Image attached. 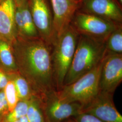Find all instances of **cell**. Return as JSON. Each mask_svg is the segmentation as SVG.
I'll return each mask as SVG.
<instances>
[{"label": "cell", "mask_w": 122, "mask_h": 122, "mask_svg": "<svg viewBox=\"0 0 122 122\" xmlns=\"http://www.w3.org/2000/svg\"><path fill=\"white\" fill-rule=\"evenodd\" d=\"M0 0V2H1V1L2 0Z\"/></svg>", "instance_id": "obj_27"}, {"label": "cell", "mask_w": 122, "mask_h": 122, "mask_svg": "<svg viewBox=\"0 0 122 122\" xmlns=\"http://www.w3.org/2000/svg\"><path fill=\"white\" fill-rule=\"evenodd\" d=\"M15 6H20L28 2V0H13Z\"/></svg>", "instance_id": "obj_23"}, {"label": "cell", "mask_w": 122, "mask_h": 122, "mask_svg": "<svg viewBox=\"0 0 122 122\" xmlns=\"http://www.w3.org/2000/svg\"><path fill=\"white\" fill-rule=\"evenodd\" d=\"M118 2L121 4L122 5V0H118Z\"/></svg>", "instance_id": "obj_26"}, {"label": "cell", "mask_w": 122, "mask_h": 122, "mask_svg": "<svg viewBox=\"0 0 122 122\" xmlns=\"http://www.w3.org/2000/svg\"><path fill=\"white\" fill-rule=\"evenodd\" d=\"M79 35L105 42L118 25L96 15L77 11L70 24Z\"/></svg>", "instance_id": "obj_5"}, {"label": "cell", "mask_w": 122, "mask_h": 122, "mask_svg": "<svg viewBox=\"0 0 122 122\" xmlns=\"http://www.w3.org/2000/svg\"><path fill=\"white\" fill-rule=\"evenodd\" d=\"M53 15L55 39L69 26L74 15L80 8L81 0H49Z\"/></svg>", "instance_id": "obj_10"}, {"label": "cell", "mask_w": 122, "mask_h": 122, "mask_svg": "<svg viewBox=\"0 0 122 122\" xmlns=\"http://www.w3.org/2000/svg\"><path fill=\"white\" fill-rule=\"evenodd\" d=\"M71 119L72 122H104L92 115L83 113H79Z\"/></svg>", "instance_id": "obj_20"}, {"label": "cell", "mask_w": 122, "mask_h": 122, "mask_svg": "<svg viewBox=\"0 0 122 122\" xmlns=\"http://www.w3.org/2000/svg\"><path fill=\"white\" fill-rule=\"evenodd\" d=\"M29 100H19L13 110L10 112L7 117L8 122H13L15 120L26 116L27 113Z\"/></svg>", "instance_id": "obj_19"}, {"label": "cell", "mask_w": 122, "mask_h": 122, "mask_svg": "<svg viewBox=\"0 0 122 122\" xmlns=\"http://www.w3.org/2000/svg\"><path fill=\"white\" fill-rule=\"evenodd\" d=\"M9 111L7 101L3 90L0 91V113L4 114Z\"/></svg>", "instance_id": "obj_21"}, {"label": "cell", "mask_w": 122, "mask_h": 122, "mask_svg": "<svg viewBox=\"0 0 122 122\" xmlns=\"http://www.w3.org/2000/svg\"><path fill=\"white\" fill-rule=\"evenodd\" d=\"M0 69L8 75L18 71L11 44L0 40Z\"/></svg>", "instance_id": "obj_14"}, {"label": "cell", "mask_w": 122, "mask_h": 122, "mask_svg": "<svg viewBox=\"0 0 122 122\" xmlns=\"http://www.w3.org/2000/svg\"><path fill=\"white\" fill-rule=\"evenodd\" d=\"M106 52L122 54V25H118L105 41Z\"/></svg>", "instance_id": "obj_16"}, {"label": "cell", "mask_w": 122, "mask_h": 122, "mask_svg": "<svg viewBox=\"0 0 122 122\" xmlns=\"http://www.w3.org/2000/svg\"><path fill=\"white\" fill-rule=\"evenodd\" d=\"M106 52L105 42L79 35L73 58L66 76L63 86L73 83L93 69L102 61Z\"/></svg>", "instance_id": "obj_2"}, {"label": "cell", "mask_w": 122, "mask_h": 122, "mask_svg": "<svg viewBox=\"0 0 122 122\" xmlns=\"http://www.w3.org/2000/svg\"><path fill=\"white\" fill-rule=\"evenodd\" d=\"M40 99L46 122H64L81 113V105L76 102L68 103L60 100L57 91Z\"/></svg>", "instance_id": "obj_6"}, {"label": "cell", "mask_w": 122, "mask_h": 122, "mask_svg": "<svg viewBox=\"0 0 122 122\" xmlns=\"http://www.w3.org/2000/svg\"><path fill=\"white\" fill-rule=\"evenodd\" d=\"M78 11L122 24V5L118 0H82Z\"/></svg>", "instance_id": "obj_11"}, {"label": "cell", "mask_w": 122, "mask_h": 122, "mask_svg": "<svg viewBox=\"0 0 122 122\" xmlns=\"http://www.w3.org/2000/svg\"><path fill=\"white\" fill-rule=\"evenodd\" d=\"M113 94L100 90L90 102L82 106L81 113H88L104 122H122V116L116 109Z\"/></svg>", "instance_id": "obj_8"}, {"label": "cell", "mask_w": 122, "mask_h": 122, "mask_svg": "<svg viewBox=\"0 0 122 122\" xmlns=\"http://www.w3.org/2000/svg\"><path fill=\"white\" fill-rule=\"evenodd\" d=\"M26 117L29 122H46L40 98L34 95L29 100Z\"/></svg>", "instance_id": "obj_17"}, {"label": "cell", "mask_w": 122, "mask_h": 122, "mask_svg": "<svg viewBox=\"0 0 122 122\" xmlns=\"http://www.w3.org/2000/svg\"><path fill=\"white\" fill-rule=\"evenodd\" d=\"M79 36L70 25L55 39L52 44V57L57 91L63 86L66 76L73 58Z\"/></svg>", "instance_id": "obj_3"}, {"label": "cell", "mask_w": 122, "mask_h": 122, "mask_svg": "<svg viewBox=\"0 0 122 122\" xmlns=\"http://www.w3.org/2000/svg\"><path fill=\"white\" fill-rule=\"evenodd\" d=\"M72 122V121L71 120V119H68V120H66V121H64V122Z\"/></svg>", "instance_id": "obj_25"}, {"label": "cell", "mask_w": 122, "mask_h": 122, "mask_svg": "<svg viewBox=\"0 0 122 122\" xmlns=\"http://www.w3.org/2000/svg\"></svg>", "instance_id": "obj_28"}, {"label": "cell", "mask_w": 122, "mask_h": 122, "mask_svg": "<svg viewBox=\"0 0 122 122\" xmlns=\"http://www.w3.org/2000/svg\"><path fill=\"white\" fill-rule=\"evenodd\" d=\"M18 71L35 95L42 98L57 91L52 57V47L40 38L18 37L11 44Z\"/></svg>", "instance_id": "obj_1"}, {"label": "cell", "mask_w": 122, "mask_h": 122, "mask_svg": "<svg viewBox=\"0 0 122 122\" xmlns=\"http://www.w3.org/2000/svg\"><path fill=\"white\" fill-rule=\"evenodd\" d=\"M15 23L17 38L27 39L39 38L29 10L28 2L21 6H15Z\"/></svg>", "instance_id": "obj_13"}, {"label": "cell", "mask_w": 122, "mask_h": 122, "mask_svg": "<svg viewBox=\"0 0 122 122\" xmlns=\"http://www.w3.org/2000/svg\"><path fill=\"white\" fill-rule=\"evenodd\" d=\"M102 64V61L73 83L63 86L57 91L58 98L64 102L78 103L82 106L90 102L100 91Z\"/></svg>", "instance_id": "obj_4"}, {"label": "cell", "mask_w": 122, "mask_h": 122, "mask_svg": "<svg viewBox=\"0 0 122 122\" xmlns=\"http://www.w3.org/2000/svg\"><path fill=\"white\" fill-rule=\"evenodd\" d=\"M122 81V54L106 52L102 60L100 88L114 94Z\"/></svg>", "instance_id": "obj_9"}, {"label": "cell", "mask_w": 122, "mask_h": 122, "mask_svg": "<svg viewBox=\"0 0 122 122\" xmlns=\"http://www.w3.org/2000/svg\"><path fill=\"white\" fill-rule=\"evenodd\" d=\"M13 122H29L28 118L26 116H24L21 118H19L15 120Z\"/></svg>", "instance_id": "obj_24"}, {"label": "cell", "mask_w": 122, "mask_h": 122, "mask_svg": "<svg viewBox=\"0 0 122 122\" xmlns=\"http://www.w3.org/2000/svg\"><path fill=\"white\" fill-rule=\"evenodd\" d=\"M28 4L39 38L52 46L55 40L53 15L49 0H28Z\"/></svg>", "instance_id": "obj_7"}, {"label": "cell", "mask_w": 122, "mask_h": 122, "mask_svg": "<svg viewBox=\"0 0 122 122\" xmlns=\"http://www.w3.org/2000/svg\"><path fill=\"white\" fill-rule=\"evenodd\" d=\"M15 6L13 0L0 2V40L11 44L17 38L15 23Z\"/></svg>", "instance_id": "obj_12"}, {"label": "cell", "mask_w": 122, "mask_h": 122, "mask_svg": "<svg viewBox=\"0 0 122 122\" xmlns=\"http://www.w3.org/2000/svg\"><path fill=\"white\" fill-rule=\"evenodd\" d=\"M9 79L8 75L1 70L0 73V90H3L8 82Z\"/></svg>", "instance_id": "obj_22"}, {"label": "cell", "mask_w": 122, "mask_h": 122, "mask_svg": "<svg viewBox=\"0 0 122 122\" xmlns=\"http://www.w3.org/2000/svg\"><path fill=\"white\" fill-rule=\"evenodd\" d=\"M3 92L7 101L8 110L10 112L13 110L20 100L14 84L11 79H9L8 82L3 89Z\"/></svg>", "instance_id": "obj_18"}, {"label": "cell", "mask_w": 122, "mask_h": 122, "mask_svg": "<svg viewBox=\"0 0 122 122\" xmlns=\"http://www.w3.org/2000/svg\"></svg>", "instance_id": "obj_29"}, {"label": "cell", "mask_w": 122, "mask_h": 122, "mask_svg": "<svg viewBox=\"0 0 122 122\" xmlns=\"http://www.w3.org/2000/svg\"><path fill=\"white\" fill-rule=\"evenodd\" d=\"M8 76L14 84L20 100H29L35 95L29 83L18 71Z\"/></svg>", "instance_id": "obj_15"}]
</instances>
